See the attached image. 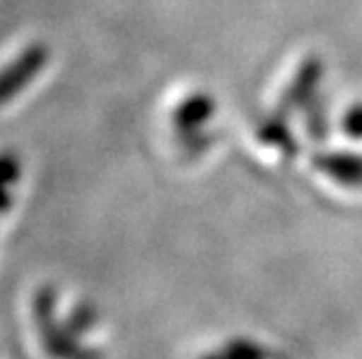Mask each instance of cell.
Here are the masks:
<instances>
[{"mask_svg": "<svg viewBox=\"0 0 362 359\" xmlns=\"http://www.w3.org/2000/svg\"><path fill=\"white\" fill-rule=\"evenodd\" d=\"M24 329L35 359H109L105 316L89 297L57 281L33 288L24 301Z\"/></svg>", "mask_w": 362, "mask_h": 359, "instance_id": "cell-1", "label": "cell"}, {"mask_svg": "<svg viewBox=\"0 0 362 359\" xmlns=\"http://www.w3.org/2000/svg\"><path fill=\"white\" fill-rule=\"evenodd\" d=\"M52 63V50L42 39H26L0 56V113L13 109L35 89Z\"/></svg>", "mask_w": 362, "mask_h": 359, "instance_id": "cell-2", "label": "cell"}, {"mask_svg": "<svg viewBox=\"0 0 362 359\" xmlns=\"http://www.w3.org/2000/svg\"><path fill=\"white\" fill-rule=\"evenodd\" d=\"M26 184V165L16 147L0 145V234L11 223Z\"/></svg>", "mask_w": 362, "mask_h": 359, "instance_id": "cell-3", "label": "cell"}]
</instances>
